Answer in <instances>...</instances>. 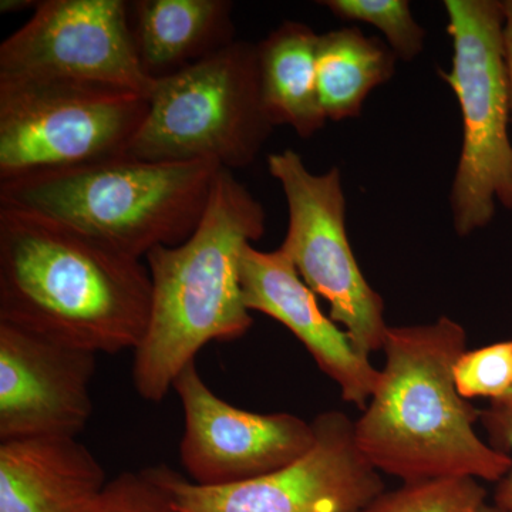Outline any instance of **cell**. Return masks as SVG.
Wrapping results in <instances>:
<instances>
[{
  "instance_id": "cell-1",
  "label": "cell",
  "mask_w": 512,
  "mask_h": 512,
  "mask_svg": "<svg viewBox=\"0 0 512 512\" xmlns=\"http://www.w3.org/2000/svg\"><path fill=\"white\" fill-rule=\"evenodd\" d=\"M151 303L141 259L35 212L0 207V322L96 355L134 352Z\"/></svg>"
},
{
  "instance_id": "cell-2",
  "label": "cell",
  "mask_w": 512,
  "mask_h": 512,
  "mask_svg": "<svg viewBox=\"0 0 512 512\" xmlns=\"http://www.w3.org/2000/svg\"><path fill=\"white\" fill-rule=\"evenodd\" d=\"M467 332L441 316L426 325L389 326L386 363L369 403L355 420L360 453L403 483L468 477L498 483L512 457L476 431L481 410L460 396L454 366Z\"/></svg>"
},
{
  "instance_id": "cell-3",
  "label": "cell",
  "mask_w": 512,
  "mask_h": 512,
  "mask_svg": "<svg viewBox=\"0 0 512 512\" xmlns=\"http://www.w3.org/2000/svg\"><path fill=\"white\" fill-rule=\"evenodd\" d=\"M265 224L261 202L232 171L221 168L191 237L148 252L153 303L131 369L141 399L161 402L205 345L242 338L252 328L241 259L248 245L264 237Z\"/></svg>"
},
{
  "instance_id": "cell-4",
  "label": "cell",
  "mask_w": 512,
  "mask_h": 512,
  "mask_svg": "<svg viewBox=\"0 0 512 512\" xmlns=\"http://www.w3.org/2000/svg\"><path fill=\"white\" fill-rule=\"evenodd\" d=\"M221 165L127 156L0 181V207L35 212L133 258L191 237Z\"/></svg>"
},
{
  "instance_id": "cell-5",
  "label": "cell",
  "mask_w": 512,
  "mask_h": 512,
  "mask_svg": "<svg viewBox=\"0 0 512 512\" xmlns=\"http://www.w3.org/2000/svg\"><path fill=\"white\" fill-rule=\"evenodd\" d=\"M274 128L262 103L256 43L235 40L156 80L128 154L154 163L214 161L241 170L254 163Z\"/></svg>"
},
{
  "instance_id": "cell-6",
  "label": "cell",
  "mask_w": 512,
  "mask_h": 512,
  "mask_svg": "<svg viewBox=\"0 0 512 512\" xmlns=\"http://www.w3.org/2000/svg\"><path fill=\"white\" fill-rule=\"evenodd\" d=\"M453 62L440 76L463 116V146L450 192L458 237L487 227L510 185L512 144L508 137L511 87L505 59L503 2L446 0Z\"/></svg>"
},
{
  "instance_id": "cell-7",
  "label": "cell",
  "mask_w": 512,
  "mask_h": 512,
  "mask_svg": "<svg viewBox=\"0 0 512 512\" xmlns=\"http://www.w3.org/2000/svg\"><path fill=\"white\" fill-rule=\"evenodd\" d=\"M148 97L64 80H0V181L127 156Z\"/></svg>"
},
{
  "instance_id": "cell-8",
  "label": "cell",
  "mask_w": 512,
  "mask_h": 512,
  "mask_svg": "<svg viewBox=\"0 0 512 512\" xmlns=\"http://www.w3.org/2000/svg\"><path fill=\"white\" fill-rule=\"evenodd\" d=\"M288 204V229L282 251L302 281L329 303V316L365 356L383 349L389 325L384 301L366 281L346 231L342 173L332 167L313 174L295 150L266 158Z\"/></svg>"
},
{
  "instance_id": "cell-9",
  "label": "cell",
  "mask_w": 512,
  "mask_h": 512,
  "mask_svg": "<svg viewBox=\"0 0 512 512\" xmlns=\"http://www.w3.org/2000/svg\"><path fill=\"white\" fill-rule=\"evenodd\" d=\"M315 444L305 456L266 476L202 487L173 468L156 466L183 512H359L384 491L382 474L360 453L355 420L330 410L312 421Z\"/></svg>"
},
{
  "instance_id": "cell-10",
  "label": "cell",
  "mask_w": 512,
  "mask_h": 512,
  "mask_svg": "<svg viewBox=\"0 0 512 512\" xmlns=\"http://www.w3.org/2000/svg\"><path fill=\"white\" fill-rule=\"evenodd\" d=\"M130 3L45 0L0 45V80H64L100 84L150 97L151 79L138 57Z\"/></svg>"
},
{
  "instance_id": "cell-11",
  "label": "cell",
  "mask_w": 512,
  "mask_h": 512,
  "mask_svg": "<svg viewBox=\"0 0 512 512\" xmlns=\"http://www.w3.org/2000/svg\"><path fill=\"white\" fill-rule=\"evenodd\" d=\"M173 390L184 410L181 464L194 484L224 487L266 476L315 444L313 424L295 414L252 413L222 400L195 362L181 370Z\"/></svg>"
},
{
  "instance_id": "cell-12",
  "label": "cell",
  "mask_w": 512,
  "mask_h": 512,
  "mask_svg": "<svg viewBox=\"0 0 512 512\" xmlns=\"http://www.w3.org/2000/svg\"><path fill=\"white\" fill-rule=\"evenodd\" d=\"M94 373L96 353L0 322V441L77 437Z\"/></svg>"
},
{
  "instance_id": "cell-13",
  "label": "cell",
  "mask_w": 512,
  "mask_h": 512,
  "mask_svg": "<svg viewBox=\"0 0 512 512\" xmlns=\"http://www.w3.org/2000/svg\"><path fill=\"white\" fill-rule=\"evenodd\" d=\"M241 288L249 311L264 313L291 330L319 369L338 384L342 399L365 409L380 370L322 312L315 293L282 249L265 252L248 245L241 259Z\"/></svg>"
},
{
  "instance_id": "cell-14",
  "label": "cell",
  "mask_w": 512,
  "mask_h": 512,
  "mask_svg": "<svg viewBox=\"0 0 512 512\" xmlns=\"http://www.w3.org/2000/svg\"><path fill=\"white\" fill-rule=\"evenodd\" d=\"M107 484L76 437L0 441V512H103Z\"/></svg>"
},
{
  "instance_id": "cell-15",
  "label": "cell",
  "mask_w": 512,
  "mask_h": 512,
  "mask_svg": "<svg viewBox=\"0 0 512 512\" xmlns=\"http://www.w3.org/2000/svg\"><path fill=\"white\" fill-rule=\"evenodd\" d=\"M134 42L151 79L170 76L220 52L235 40L229 0H137Z\"/></svg>"
},
{
  "instance_id": "cell-16",
  "label": "cell",
  "mask_w": 512,
  "mask_h": 512,
  "mask_svg": "<svg viewBox=\"0 0 512 512\" xmlns=\"http://www.w3.org/2000/svg\"><path fill=\"white\" fill-rule=\"evenodd\" d=\"M318 42L311 26L286 20L256 43L266 114L275 127H292L302 138L312 137L328 121L318 94Z\"/></svg>"
},
{
  "instance_id": "cell-17",
  "label": "cell",
  "mask_w": 512,
  "mask_h": 512,
  "mask_svg": "<svg viewBox=\"0 0 512 512\" xmlns=\"http://www.w3.org/2000/svg\"><path fill=\"white\" fill-rule=\"evenodd\" d=\"M396 62L386 42L366 36L360 29L342 28L319 35L316 77L326 120L359 117L367 96L392 79Z\"/></svg>"
},
{
  "instance_id": "cell-18",
  "label": "cell",
  "mask_w": 512,
  "mask_h": 512,
  "mask_svg": "<svg viewBox=\"0 0 512 512\" xmlns=\"http://www.w3.org/2000/svg\"><path fill=\"white\" fill-rule=\"evenodd\" d=\"M487 491L476 478H437L384 490L359 512H480Z\"/></svg>"
},
{
  "instance_id": "cell-19",
  "label": "cell",
  "mask_w": 512,
  "mask_h": 512,
  "mask_svg": "<svg viewBox=\"0 0 512 512\" xmlns=\"http://www.w3.org/2000/svg\"><path fill=\"white\" fill-rule=\"evenodd\" d=\"M338 19L375 26L397 59L413 62L424 49L426 32L414 20L407 0H323Z\"/></svg>"
},
{
  "instance_id": "cell-20",
  "label": "cell",
  "mask_w": 512,
  "mask_h": 512,
  "mask_svg": "<svg viewBox=\"0 0 512 512\" xmlns=\"http://www.w3.org/2000/svg\"><path fill=\"white\" fill-rule=\"evenodd\" d=\"M454 380L464 399L491 402L510 396L512 390V340L466 350L454 366Z\"/></svg>"
},
{
  "instance_id": "cell-21",
  "label": "cell",
  "mask_w": 512,
  "mask_h": 512,
  "mask_svg": "<svg viewBox=\"0 0 512 512\" xmlns=\"http://www.w3.org/2000/svg\"><path fill=\"white\" fill-rule=\"evenodd\" d=\"M103 512H183L175 507L157 468L128 471L109 481Z\"/></svg>"
},
{
  "instance_id": "cell-22",
  "label": "cell",
  "mask_w": 512,
  "mask_h": 512,
  "mask_svg": "<svg viewBox=\"0 0 512 512\" xmlns=\"http://www.w3.org/2000/svg\"><path fill=\"white\" fill-rule=\"evenodd\" d=\"M480 421L487 430L491 446L512 457V396L491 402L488 409L481 410ZM494 504L512 510V468L498 481Z\"/></svg>"
},
{
  "instance_id": "cell-23",
  "label": "cell",
  "mask_w": 512,
  "mask_h": 512,
  "mask_svg": "<svg viewBox=\"0 0 512 512\" xmlns=\"http://www.w3.org/2000/svg\"><path fill=\"white\" fill-rule=\"evenodd\" d=\"M505 23H504V42H505V59H507L508 76H510L511 87V114H512V0H504L503 2ZM505 208L512 211V174L510 185L505 192L504 197L500 200Z\"/></svg>"
},
{
  "instance_id": "cell-24",
  "label": "cell",
  "mask_w": 512,
  "mask_h": 512,
  "mask_svg": "<svg viewBox=\"0 0 512 512\" xmlns=\"http://www.w3.org/2000/svg\"><path fill=\"white\" fill-rule=\"evenodd\" d=\"M37 2H30V0H2L0 2V10L2 13L20 12V10L28 8H36Z\"/></svg>"
},
{
  "instance_id": "cell-25",
  "label": "cell",
  "mask_w": 512,
  "mask_h": 512,
  "mask_svg": "<svg viewBox=\"0 0 512 512\" xmlns=\"http://www.w3.org/2000/svg\"><path fill=\"white\" fill-rule=\"evenodd\" d=\"M480 512H512V510H508V508L498 507V505H488L485 504L483 508H481Z\"/></svg>"
},
{
  "instance_id": "cell-26",
  "label": "cell",
  "mask_w": 512,
  "mask_h": 512,
  "mask_svg": "<svg viewBox=\"0 0 512 512\" xmlns=\"http://www.w3.org/2000/svg\"><path fill=\"white\" fill-rule=\"evenodd\" d=\"M511 396H512V390H511V394H510V396H508V397H511Z\"/></svg>"
}]
</instances>
